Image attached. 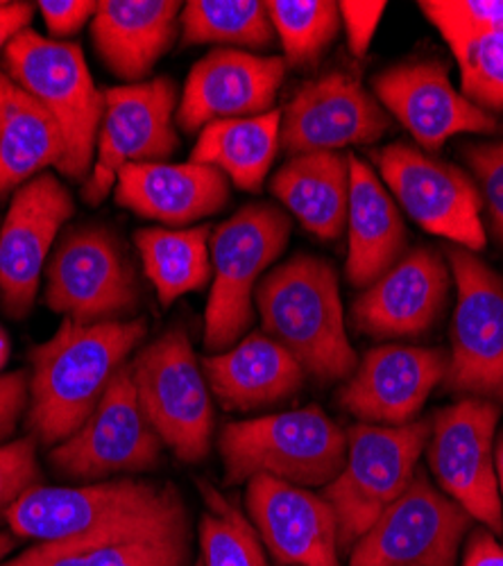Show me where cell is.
Wrapping results in <instances>:
<instances>
[{"instance_id":"cell-36","label":"cell","mask_w":503,"mask_h":566,"mask_svg":"<svg viewBox=\"0 0 503 566\" xmlns=\"http://www.w3.org/2000/svg\"><path fill=\"white\" fill-rule=\"evenodd\" d=\"M461 155L481 191L490 231L503 248V140L465 144Z\"/></svg>"},{"instance_id":"cell-15","label":"cell","mask_w":503,"mask_h":566,"mask_svg":"<svg viewBox=\"0 0 503 566\" xmlns=\"http://www.w3.org/2000/svg\"><path fill=\"white\" fill-rule=\"evenodd\" d=\"M161 440L139 403L129 367H120L101 403L82 427L60 442L51 462L69 479H105L148 471L159 462Z\"/></svg>"},{"instance_id":"cell-43","label":"cell","mask_w":503,"mask_h":566,"mask_svg":"<svg viewBox=\"0 0 503 566\" xmlns=\"http://www.w3.org/2000/svg\"><path fill=\"white\" fill-rule=\"evenodd\" d=\"M32 8L28 3H0V49H8V43L28 28Z\"/></svg>"},{"instance_id":"cell-39","label":"cell","mask_w":503,"mask_h":566,"mask_svg":"<svg viewBox=\"0 0 503 566\" xmlns=\"http://www.w3.org/2000/svg\"><path fill=\"white\" fill-rule=\"evenodd\" d=\"M388 3H384V0H363V3L343 0V3H338L349 51L356 57H363L368 53Z\"/></svg>"},{"instance_id":"cell-31","label":"cell","mask_w":503,"mask_h":566,"mask_svg":"<svg viewBox=\"0 0 503 566\" xmlns=\"http://www.w3.org/2000/svg\"><path fill=\"white\" fill-rule=\"evenodd\" d=\"M209 241V224L191 229L148 227L134 233L136 250L161 306H170L181 295L207 286L213 274Z\"/></svg>"},{"instance_id":"cell-23","label":"cell","mask_w":503,"mask_h":566,"mask_svg":"<svg viewBox=\"0 0 503 566\" xmlns=\"http://www.w3.org/2000/svg\"><path fill=\"white\" fill-rule=\"evenodd\" d=\"M449 283L447 263L436 250H408L354 300L356 332L379 340L425 336L447 306Z\"/></svg>"},{"instance_id":"cell-27","label":"cell","mask_w":503,"mask_h":566,"mask_svg":"<svg viewBox=\"0 0 503 566\" xmlns=\"http://www.w3.org/2000/svg\"><path fill=\"white\" fill-rule=\"evenodd\" d=\"M205 379L224 408L256 410L295 395L304 384L300 363L268 334H250L234 347L202 358Z\"/></svg>"},{"instance_id":"cell-2","label":"cell","mask_w":503,"mask_h":566,"mask_svg":"<svg viewBox=\"0 0 503 566\" xmlns=\"http://www.w3.org/2000/svg\"><path fill=\"white\" fill-rule=\"evenodd\" d=\"M263 334L277 340L323 384L349 379L358 367L345 332L338 276L329 261L295 254L268 272L254 291Z\"/></svg>"},{"instance_id":"cell-24","label":"cell","mask_w":503,"mask_h":566,"mask_svg":"<svg viewBox=\"0 0 503 566\" xmlns=\"http://www.w3.org/2000/svg\"><path fill=\"white\" fill-rule=\"evenodd\" d=\"M114 198L136 216L189 224L218 213L230 200V179L202 164H129L114 186Z\"/></svg>"},{"instance_id":"cell-21","label":"cell","mask_w":503,"mask_h":566,"mask_svg":"<svg viewBox=\"0 0 503 566\" xmlns=\"http://www.w3.org/2000/svg\"><path fill=\"white\" fill-rule=\"evenodd\" d=\"M245 505L261 544L280 566H340L338 518L323 494L254 476Z\"/></svg>"},{"instance_id":"cell-33","label":"cell","mask_w":503,"mask_h":566,"mask_svg":"<svg viewBox=\"0 0 503 566\" xmlns=\"http://www.w3.org/2000/svg\"><path fill=\"white\" fill-rule=\"evenodd\" d=\"M461 69V93L490 116H503V34L438 30Z\"/></svg>"},{"instance_id":"cell-26","label":"cell","mask_w":503,"mask_h":566,"mask_svg":"<svg viewBox=\"0 0 503 566\" xmlns=\"http://www.w3.org/2000/svg\"><path fill=\"white\" fill-rule=\"evenodd\" d=\"M177 0H103L96 8L91 36L114 75L144 80L177 36Z\"/></svg>"},{"instance_id":"cell-42","label":"cell","mask_w":503,"mask_h":566,"mask_svg":"<svg viewBox=\"0 0 503 566\" xmlns=\"http://www.w3.org/2000/svg\"><path fill=\"white\" fill-rule=\"evenodd\" d=\"M463 566H503V546L488 528L472 531L465 544Z\"/></svg>"},{"instance_id":"cell-4","label":"cell","mask_w":503,"mask_h":566,"mask_svg":"<svg viewBox=\"0 0 503 566\" xmlns=\"http://www.w3.org/2000/svg\"><path fill=\"white\" fill-rule=\"evenodd\" d=\"M6 71L60 125L64 157L57 168L71 179H84L98 146L105 93L94 84L80 45L25 28L8 43Z\"/></svg>"},{"instance_id":"cell-16","label":"cell","mask_w":503,"mask_h":566,"mask_svg":"<svg viewBox=\"0 0 503 566\" xmlns=\"http://www.w3.org/2000/svg\"><path fill=\"white\" fill-rule=\"evenodd\" d=\"M390 129V116L363 84L343 71L319 75L295 93L282 112L280 146L291 155L340 153L368 146Z\"/></svg>"},{"instance_id":"cell-19","label":"cell","mask_w":503,"mask_h":566,"mask_svg":"<svg viewBox=\"0 0 503 566\" xmlns=\"http://www.w3.org/2000/svg\"><path fill=\"white\" fill-rule=\"evenodd\" d=\"M449 354L413 345H381L365 354L338 392L343 410L377 427L416 421L429 395L442 386Z\"/></svg>"},{"instance_id":"cell-40","label":"cell","mask_w":503,"mask_h":566,"mask_svg":"<svg viewBox=\"0 0 503 566\" xmlns=\"http://www.w3.org/2000/svg\"><path fill=\"white\" fill-rule=\"evenodd\" d=\"M34 8H39L51 34L69 36L96 14L98 3H91V0H41Z\"/></svg>"},{"instance_id":"cell-47","label":"cell","mask_w":503,"mask_h":566,"mask_svg":"<svg viewBox=\"0 0 503 566\" xmlns=\"http://www.w3.org/2000/svg\"><path fill=\"white\" fill-rule=\"evenodd\" d=\"M200 566H202V564H200Z\"/></svg>"},{"instance_id":"cell-7","label":"cell","mask_w":503,"mask_h":566,"mask_svg":"<svg viewBox=\"0 0 503 566\" xmlns=\"http://www.w3.org/2000/svg\"><path fill=\"white\" fill-rule=\"evenodd\" d=\"M150 427L179 460L200 462L211 451L213 406L209 384L185 328H172L129 365Z\"/></svg>"},{"instance_id":"cell-3","label":"cell","mask_w":503,"mask_h":566,"mask_svg":"<svg viewBox=\"0 0 503 566\" xmlns=\"http://www.w3.org/2000/svg\"><path fill=\"white\" fill-rule=\"evenodd\" d=\"M218 451L230 485L268 476L297 488H325L345 464L347 436L327 412L311 406L227 423Z\"/></svg>"},{"instance_id":"cell-17","label":"cell","mask_w":503,"mask_h":566,"mask_svg":"<svg viewBox=\"0 0 503 566\" xmlns=\"http://www.w3.org/2000/svg\"><path fill=\"white\" fill-rule=\"evenodd\" d=\"M73 198L51 172L23 184L0 224V302L12 317L34 304L41 272L62 224L73 216Z\"/></svg>"},{"instance_id":"cell-35","label":"cell","mask_w":503,"mask_h":566,"mask_svg":"<svg viewBox=\"0 0 503 566\" xmlns=\"http://www.w3.org/2000/svg\"><path fill=\"white\" fill-rule=\"evenodd\" d=\"M207 512L200 522L202 566H268L256 528L216 488L200 483Z\"/></svg>"},{"instance_id":"cell-10","label":"cell","mask_w":503,"mask_h":566,"mask_svg":"<svg viewBox=\"0 0 503 566\" xmlns=\"http://www.w3.org/2000/svg\"><path fill=\"white\" fill-rule=\"evenodd\" d=\"M177 505H185V499L170 485L120 479L84 488L36 485L12 505L6 518L17 537L62 542Z\"/></svg>"},{"instance_id":"cell-14","label":"cell","mask_w":503,"mask_h":566,"mask_svg":"<svg viewBox=\"0 0 503 566\" xmlns=\"http://www.w3.org/2000/svg\"><path fill=\"white\" fill-rule=\"evenodd\" d=\"M105 93V116L98 132L96 164L82 198L101 205L129 164L166 161L179 146L172 127L177 88L170 77L112 86Z\"/></svg>"},{"instance_id":"cell-37","label":"cell","mask_w":503,"mask_h":566,"mask_svg":"<svg viewBox=\"0 0 503 566\" xmlns=\"http://www.w3.org/2000/svg\"><path fill=\"white\" fill-rule=\"evenodd\" d=\"M418 8L438 30L503 34V0H420Z\"/></svg>"},{"instance_id":"cell-30","label":"cell","mask_w":503,"mask_h":566,"mask_svg":"<svg viewBox=\"0 0 503 566\" xmlns=\"http://www.w3.org/2000/svg\"><path fill=\"white\" fill-rule=\"evenodd\" d=\"M280 132V109L252 118L213 120L200 129L191 161L220 170L241 191L259 193L282 148Z\"/></svg>"},{"instance_id":"cell-29","label":"cell","mask_w":503,"mask_h":566,"mask_svg":"<svg viewBox=\"0 0 503 566\" xmlns=\"http://www.w3.org/2000/svg\"><path fill=\"white\" fill-rule=\"evenodd\" d=\"M270 191L317 239L336 241L347 227L349 155L313 153L291 157L270 181Z\"/></svg>"},{"instance_id":"cell-6","label":"cell","mask_w":503,"mask_h":566,"mask_svg":"<svg viewBox=\"0 0 503 566\" xmlns=\"http://www.w3.org/2000/svg\"><path fill=\"white\" fill-rule=\"evenodd\" d=\"M429 436L431 419H416L404 427L356 423L349 429L345 464L323 492L338 518L340 551H352L406 492Z\"/></svg>"},{"instance_id":"cell-5","label":"cell","mask_w":503,"mask_h":566,"mask_svg":"<svg viewBox=\"0 0 503 566\" xmlns=\"http://www.w3.org/2000/svg\"><path fill=\"white\" fill-rule=\"evenodd\" d=\"M291 239L286 213L268 202L237 211L211 231V293L205 313V347L213 354L234 347L252 324V297L263 272Z\"/></svg>"},{"instance_id":"cell-34","label":"cell","mask_w":503,"mask_h":566,"mask_svg":"<svg viewBox=\"0 0 503 566\" xmlns=\"http://www.w3.org/2000/svg\"><path fill=\"white\" fill-rule=\"evenodd\" d=\"M265 6L291 66L317 62L340 30V10L334 0H272Z\"/></svg>"},{"instance_id":"cell-13","label":"cell","mask_w":503,"mask_h":566,"mask_svg":"<svg viewBox=\"0 0 503 566\" xmlns=\"http://www.w3.org/2000/svg\"><path fill=\"white\" fill-rule=\"evenodd\" d=\"M472 522L418 469L406 492L352 546L347 566H455Z\"/></svg>"},{"instance_id":"cell-38","label":"cell","mask_w":503,"mask_h":566,"mask_svg":"<svg viewBox=\"0 0 503 566\" xmlns=\"http://www.w3.org/2000/svg\"><path fill=\"white\" fill-rule=\"evenodd\" d=\"M41 481L34 440L23 438L0 444V516H8L12 505Z\"/></svg>"},{"instance_id":"cell-45","label":"cell","mask_w":503,"mask_h":566,"mask_svg":"<svg viewBox=\"0 0 503 566\" xmlns=\"http://www.w3.org/2000/svg\"><path fill=\"white\" fill-rule=\"evenodd\" d=\"M8 358H10V340H8L3 328H0V369L6 367Z\"/></svg>"},{"instance_id":"cell-20","label":"cell","mask_w":503,"mask_h":566,"mask_svg":"<svg viewBox=\"0 0 503 566\" xmlns=\"http://www.w3.org/2000/svg\"><path fill=\"white\" fill-rule=\"evenodd\" d=\"M189 514L177 505L157 514L62 542H41L0 566H187Z\"/></svg>"},{"instance_id":"cell-1","label":"cell","mask_w":503,"mask_h":566,"mask_svg":"<svg viewBox=\"0 0 503 566\" xmlns=\"http://www.w3.org/2000/svg\"><path fill=\"white\" fill-rule=\"evenodd\" d=\"M146 332L142 317L101 324L64 319L57 334L32 352L30 427L39 440L60 444L82 427Z\"/></svg>"},{"instance_id":"cell-8","label":"cell","mask_w":503,"mask_h":566,"mask_svg":"<svg viewBox=\"0 0 503 566\" xmlns=\"http://www.w3.org/2000/svg\"><path fill=\"white\" fill-rule=\"evenodd\" d=\"M447 259L459 297L442 388L503 410V276L465 248H449Z\"/></svg>"},{"instance_id":"cell-25","label":"cell","mask_w":503,"mask_h":566,"mask_svg":"<svg viewBox=\"0 0 503 566\" xmlns=\"http://www.w3.org/2000/svg\"><path fill=\"white\" fill-rule=\"evenodd\" d=\"M349 250L345 276L356 289H368L406 254V227L399 207L375 170L349 155Z\"/></svg>"},{"instance_id":"cell-18","label":"cell","mask_w":503,"mask_h":566,"mask_svg":"<svg viewBox=\"0 0 503 566\" xmlns=\"http://www.w3.org/2000/svg\"><path fill=\"white\" fill-rule=\"evenodd\" d=\"M379 105L392 114L427 153H438L455 134H496L499 118L472 105L449 80L440 60L395 64L373 80Z\"/></svg>"},{"instance_id":"cell-22","label":"cell","mask_w":503,"mask_h":566,"mask_svg":"<svg viewBox=\"0 0 503 566\" xmlns=\"http://www.w3.org/2000/svg\"><path fill=\"white\" fill-rule=\"evenodd\" d=\"M284 75V57L216 49L191 69L181 91L177 123L193 134L213 120L268 114L277 101Z\"/></svg>"},{"instance_id":"cell-32","label":"cell","mask_w":503,"mask_h":566,"mask_svg":"<svg viewBox=\"0 0 503 566\" xmlns=\"http://www.w3.org/2000/svg\"><path fill=\"white\" fill-rule=\"evenodd\" d=\"M181 43H227L263 51L274 41L268 6L259 0H191L181 8Z\"/></svg>"},{"instance_id":"cell-11","label":"cell","mask_w":503,"mask_h":566,"mask_svg":"<svg viewBox=\"0 0 503 566\" xmlns=\"http://www.w3.org/2000/svg\"><path fill=\"white\" fill-rule=\"evenodd\" d=\"M370 157L384 186L416 224L470 252L485 248L483 198L463 168L408 144H390Z\"/></svg>"},{"instance_id":"cell-9","label":"cell","mask_w":503,"mask_h":566,"mask_svg":"<svg viewBox=\"0 0 503 566\" xmlns=\"http://www.w3.org/2000/svg\"><path fill=\"white\" fill-rule=\"evenodd\" d=\"M45 302L77 324L118 322L139 306V279L120 241L105 227L64 233L45 265Z\"/></svg>"},{"instance_id":"cell-46","label":"cell","mask_w":503,"mask_h":566,"mask_svg":"<svg viewBox=\"0 0 503 566\" xmlns=\"http://www.w3.org/2000/svg\"><path fill=\"white\" fill-rule=\"evenodd\" d=\"M14 548V539L6 533H0V559H3Z\"/></svg>"},{"instance_id":"cell-28","label":"cell","mask_w":503,"mask_h":566,"mask_svg":"<svg viewBox=\"0 0 503 566\" xmlns=\"http://www.w3.org/2000/svg\"><path fill=\"white\" fill-rule=\"evenodd\" d=\"M64 136L55 118L0 71V202L43 168L60 166Z\"/></svg>"},{"instance_id":"cell-44","label":"cell","mask_w":503,"mask_h":566,"mask_svg":"<svg viewBox=\"0 0 503 566\" xmlns=\"http://www.w3.org/2000/svg\"><path fill=\"white\" fill-rule=\"evenodd\" d=\"M494 471H496V483H499V494L503 499V431L499 433L494 442Z\"/></svg>"},{"instance_id":"cell-12","label":"cell","mask_w":503,"mask_h":566,"mask_svg":"<svg viewBox=\"0 0 503 566\" xmlns=\"http://www.w3.org/2000/svg\"><path fill=\"white\" fill-rule=\"evenodd\" d=\"M501 408L485 399H461L431 419L429 469L442 492L494 537H503V505L494 471V431Z\"/></svg>"},{"instance_id":"cell-41","label":"cell","mask_w":503,"mask_h":566,"mask_svg":"<svg viewBox=\"0 0 503 566\" xmlns=\"http://www.w3.org/2000/svg\"><path fill=\"white\" fill-rule=\"evenodd\" d=\"M28 376L23 371L0 374V442L14 433L17 419L28 401Z\"/></svg>"}]
</instances>
